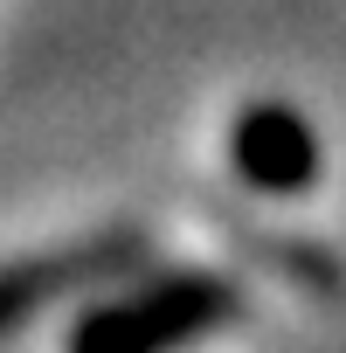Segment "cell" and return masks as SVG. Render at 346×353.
<instances>
[{"mask_svg":"<svg viewBox=\"0 0 346 353\" xmlns=\"http://www.w3.org/2000/svg\"><path fill=\"white\" fill-rule=\"evenodd\" d=\"M229 166L256 194H305L318 181V132L291 104H250L229 125Z\"/></svg>","mask_w":346,"mask_h":353,"instance_id":"3","label":"cell"},{"mask_svg":"<svg viewBox=\"0 0 346 353\" xmlns=\"http://www.w3.org/2000/svg\"><path fill=\"white\" fill-rule=\"evenodd\" d=\"M139 270H152V236L139 222L90 229L77 243H56V250L0 263V339L21 332L28 319H42L49 305L90 291V284H118V277H139Z\"/></svg>","mask_w":346,"mask_h":353,"instance_id":"2","label":"cell"},{"mask_svg":"<svg viewBox=\"0 0 346 353\" xmlns=\"http://www.w3.org/2000/svg\"><path fill=\"white\" fill-rule=\"evenodd\" d=\"M243 312V291L222 270H152L132 291L77 312L63 353H187Z\"/></svg>","mask_w":346,"mask_h":353,"instance_id":"1","label":"cell"}]
</instances>
